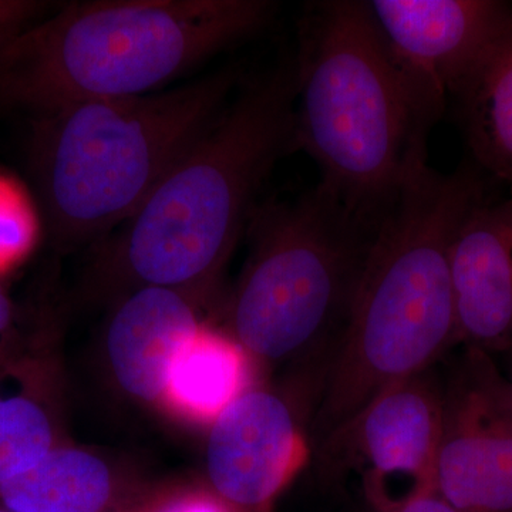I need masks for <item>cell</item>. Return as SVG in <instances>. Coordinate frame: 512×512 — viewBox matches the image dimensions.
Wrapping results in <instances>:
<instances>
[{
  "instance_id": "cell-4",
  "label": "cell",
  "mask_w": 512,
  "mask_h": 512,
  "mask_svg": "<svg viewBox=\"0 0 512 512\" xmlns=\"http://www.w3.org/2000/svg\"><path fill=\"white\" fill-rule=\"evenodd\" d=\"M295 150L318 164L319 183L352 210L380 220L427 136L377 28L369 2L308 3L298 22Z\"/></svg>"
},
{
  "instance_id": "cell-15",
  "label": "cell",
  "mask_w": 512,
  "mask_h": 512,
  "mask_svg": "<svg viewBox=\"0 0 512 512\" xmlns=\"http://www.w3.org/2000/svg\"><path fill=\"white\" fill-rule=\"evenodd\" d=\"M247 377V352L237 340L201 329L175 359L165 394L185 413L215 420L244 393Z\"/></svg>"
},
{
  "instance_id": "cell-17",
  "label": "cell",
  "mask_w": 512,
  "mask_h": 512,
  "mask_svg": "<svg viewBox=\"0 0 512 512\" xmlns=\"http://www.w3.org/2000/svg\"><path fill=\"white\" fill-rule=\"evenodd\" d=\"M40 212L28 191L0 174V275L26 258L39 237Z\"/></svg>"
},
{
  "instance_id": "cell-6",
  "label": "cell",
  "mask_w": 512,
  "mask_h": 512,
  "mask_svg": "<svg viewBox=\"0 0 512 512\" xmlns=\"http://www.w3.org/2000/svg\"><path fill=\"white\" fill-rule=\"evenodd\" d=\"M380 220L320 183L291 200L262 201L249 221L252 252L231 303L245 352L272 363L316 349L333 353Z\"/></svg>"
},
{
  "instance_id": "cell-9",
  "label": "cell",
  "mask_w": 512,
  "mask_h": 512,
  "mask_svg": "<svg viewBox=\"0 0 512 512\" xmlns=\"http://www.w3.org/2000/svg\"><path fill=\"white\" fill-rule=\"evenodd\" d=\"M373 18L430 131L512 20L500 0H372Z\"/></svg>"
},
{
  "instance_id": "cell-8",
  "label": "cell",
  "mask_w": 512,
  "mask_h": 512,
  "mask_svg": "<svg viewBox=\"0 0 512 512\" xmlns=\"http://www.w3.org/2000/svg\"><path fill=\"white\" fill-rule=\"evenodd\" d=\"M434 490L457 512H512V383L483 350L443 386Z\"/></svg>"
},
{
  "instance_id": "cell-13",
  "label": "cell",
  "mask_w": 512,
  "mask_h": 512,
  "mask_svg": "<svg viewBox=\"0 0 512 512\" xmlns=\"http://www.w3.org/2000/svg\"><path fill=\"white\" fill-rule=\"evenodd\" d=\"M454 100L474 160L512 192V20Z\"/></svg>"
},
{
  "instance_id": "cell-16",
  "label": "cell",
  "mask_w": 512,
  "mask_h": 512,
  "mask_svg": "<svg viewBox=\"0 0 512 512\" xmlns=\"http://www.w3.org/2000/svg\"><path fill=\"white\" fill-rule=\"evenodd\" d=\"M55 434L29 370H0V487L25 473L53 447Z\"/></svg>"
},
{
  "instance_id": "cell-5",
  "label": "cell",
  "mask_w": 512,
  "mask_h": 512,
  "mask_svg": "<svg viewBox=\"0 0 512 512\" xmlns=\"http://www.w3.org/2000/svg\"><path fill=\"white\" fill-rule=\"evenodd\" d=\"M238 80L224 69L174 89L33 116L29 167L50 234L76 244L130 220L220 119Z\"/></svg>"
},
{
  "instance_id": "cell-21",
  "label": "cell",
  "mask_w": 512,
  "mask_h": 512,
  "mask_svg": "<svg viewBox=\"0 0 512 512\" xmlns=\"http://www.w3.org/2000/svg\"><path fill=\"white\" fill-rule=\"evenodd\" d=\"M13 305L10 302L9 296L6 295L5 291L0 288V348H3L5 345L6 336L12 329L13 325ZM0 353H2V349H0ZM6 367L3 365L2 360H0V370Z\"/></svg>"
},
{
  "instance_id": "cell-14",
  "label": "cell",
  "mask_w": 512,
  "mask_h": 512,
  "mask_svg": "<svg viewBox=\"0 0 512 512\" xmlns=\"http://www.w3.org/2000/svg\"><path fill=\"white\" fill-rule=\"evenodd\" d=\"M110 494L109 468L76 448L53 447L0 487L3 507L15 512H99Z\"/></svg>"
},
{
  "instance_id": "cell-1",
  "label": "cell",
  "mask_w": 512,
  "mask_h": 512,
  "mask_svg": "<svg viewBox=\"0 0 512 512\" xmlns=\"http://www.w3.org/2000/svg\"><path fill=\"white\" fill-rule=\"evenodd\" d=\"M485 198L474 168L441 174L424 163L377 225L348 323L319 392L318 444L393 383L433 369L457 345L450 248Z\"/></svg>"
},
{
  "instance_id": "cell-10",
  "label": "cell",
  "mask_w": 512,
  "mask_h": 512,
  "mask_svg": "<svg viewBox=\"0 0 512 512\" xmlns=\"http://www.w3.org/2000/svg\"><path fill=\"white\" fill-rule=\"evenodd\" d=\"M306 457V443L288 404L251 390L214 420L208 439V476L217 493L242 508L268 504Z\"/></svg>"
},
{
  "instance_id": "cell-11",
  "label": "cell",
  "mask_w": 512,
  "mask_h": 512,
  "mask_svg": "<svg viewBox=\"0 0 512 512\" xmlns=\"http://www.w3.org/2000/svg\"><path fill=\"white\" fill-rule=\"evenodd\" d=\"M457 343L483 352L512 350V195L477 202L450 248Z\"/></svg>"
},
{
  "instance_id": "cell-7",
  "label": "cell",
  "mask_w": 512,
  "mask_h": 512,
  "mask_svg": "<svg viewBox=\"0 0 512 512\" xmlns=\"http://www.w3.org/2000/svg\"><path fill=\"white\" fill-rule=\"evenodd\" d=\"M443 423V386L433 369L377 393L318 444L322 466L353 471L367 500L393 512L434 490V467Z\"/></svg>"
},
{
  "instance_id": "cell-20",
  "label": "cell",
  "mask_w": 512,
  "mask_h": 512,
  "mask_svg": "<svg viewBox=\"0 0 512 512\" xmlns=\"http://www.w3.org/2000/svg\"><path fill=\"white\" fill-rule=\"evenodd\" d=\"M158 512H229L224 505L218 501L212 500L208 497H195L183 498V500L174 501L168 504L163 510Z\"/></svg>"
},
{
  "instance_id": "cell-2",
  "label": "cell",
  "mask_w": 512,
  "mask_h": 512,
  "mask_svg": "<svg viewBox=\"0 0 512 512\" xmlns=\"http://www.w3.org/2000/svg\"><path fill=\"white\" fill-rule=\"evenodd\" d=\"M292 62L245 84L210 130L106 244V269L140 286L208 284L231 255L282 157L295 150Z\"/></svg>"
},
{
  "instance_id": "cell-12",
  "label": "cell",
  "mask_w": 512,
  "mask_h": 512,
  "mask_svg": "<svg viewBox=\"0 0 512 512\" xmlns=\"http://www.w3.org/2000/svg\"><path fill=\"white\" fill-rule=\"evenodd\" d=\"M185 289L140 286L111 319L107 353L127 393L143 400L165 394L171 367L201 328Z\"/></svg>"
},
{
  "instance_id": "cell-3",
  "label": "cell",
  "mask_w": 512,
  "mask_h": 512,
  "mask_svg": "<svg viewBox=\"0 0 512 512\" xmlns=\"http://www.w3.org/2000/svg\"><path fill=\"white\" fill-rule=\"evenodd\" d=\"M275 10L268 0L69 3L0 50V101L37 116L158 92L258 35Z\"/></svg>"
},
{
  "instance_id": "cell-22",
  "label": "cell",
  "mask_w": 512,
  "mask_h": 512,
  "mask_svg": "<svg viewBox=\"0 0 512 512\" xmlns=\"http://www.w3.org/2000/svg\"><path fill=\"white\" fill-rule=\"evenodd\" d=\"M0 512H15V511H10V510H8V508L3 507V508H0Z\"/></svg>"
},
{
  "instance_id": "cell-23",
  "label": "cell",
  "mask_w": 512,
  "mask_h": 512,
  "mask_svg": "<svg viewBox=\"0 0 512 512\" xmlns=\"http://www.w3.org/2000/svg\"><path fill=\"white\" fill-rule=\"evenodd\" d=\"M511 352H512V350H511ZM511 383H512V379H511Z\"/></svg>"
},
{
  "instance_id": "cell-19",
  "label": "cell",
  "mask_w": 512,
  "mask_h": 512,
  "mask_svg": "<svg viewBox=\"0 0 512 512\" xmlns=\"http://www.w3.org/2000/svg\"><path fill=\"white\" fill-rule=\"evenodd\" d=\"M393 512H457L436 490L424 491L400 505Z\"/></svg>"
},
{
  "instance_id": "cell-18",
  "label": "cell",
  "mask_w": 512,
  "mask_h": 512,
  "mask_svg": "<svg viewBox=\"0 0 512 512\" xmlns=\"http://www.w3.org/2000/svg\"><path fill=\"white\" fill-rule=\"evenodd\" d=\"M52 9L50 3L37 0H0V50L49 16Z\"/></svg>"
}]
</instances>
